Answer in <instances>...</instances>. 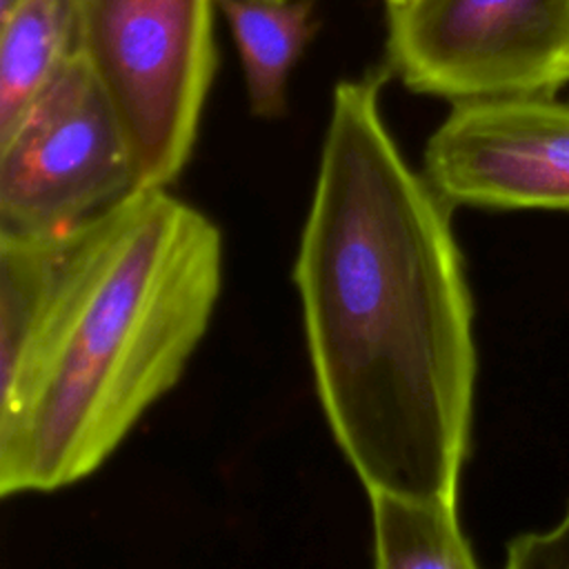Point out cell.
Instances as JSON below:
<instances>
[{
  "instance_id": "cell-1",
  "label": "cell",
  "mask_w": 569,
  "mask_h": 569,
  "mask_svg": "<svg viewBox=\"0 0 569 569\" xmlns=\"http://www.w3.org/2000/svg\"><path fill=\"white\" fill-rule=\"evenodd\" d=\"M389 76L382 67L333 87L291 278L322 413L365 491L458 500L473 302L453 204L385 122Z\"/></svg>"
},
{
  "instance_id": "cell-2",
  "label": "cell",
  "mask_w": 569,
  "mask_h": 569,
  "mask_svg": "<svg viewBox=\"0 0 569 569\" xmlns=\"http://www.w3.org/2000/svg\"><path fill=\"white\" fill-rule=\"evenodd\" d=\"M224 271L218 224L140 187L80 227L18 369L0 387V496L49 493L102 467L180 380Z\"/></svg>"
},
{
  "instance_id": "cell-3",
  "label": "cell",
  "mask_w": 569,
  "mask_h": 569,
  "mask_svg": "<svg viewBox=\"0 0 569 569\" xmlns=\"http://www.w3.org/2000/svg\"><path fill=\"white\" fill-rule=\"evenodd\" d=\"M216 0H78V44L124 133L138 187L184 171L216 76Z\"/></svg>"
},
{
  "instance_id": "cell-4",
  "label": "cell",
  "mask_w": 569,
  "mask_h": 569,
  "mask_svg": "<svg viewBox=\"0 0 569 569\" xmlns=\"http://www.w3.org/2000/svg\"><path fill=\"white\" fill-rule=\"evenodd\" d=\"M136 189L127 133L76 49L0 136V231L69 236Z\"/></svg>"
},
{
  "instance_id": "cell-5",
  "label": "cell",
  "mask_w": 569,
  "mask_h": 569,
  "mask_svg": "<svg viewBox=\"0 0 569 569\" xmlns=\"http://www.w3.org/2000/svg\"><path fill=\"white\" fill-rule=\"evenodd\" d=\"M387 69L451 102L569 82V0H407L387 7Z\"/></svg>"
},
{
  "instance_id": "cell-6",
  "label": "cell",
  "mask_w": 569,
  "mask_h": 569,
  "mask_svg": "<svg viewBox=\"0 0 569 569\" xmlns=\"http://www.w3.org/2000/svg\"><path fill=\"white\" fill-rule=\"evenodd\" d=\"M451 104L425 147V176L445 200L569 211L567 100L520 93Z\"/></svg>"
},
{
  "instance_id": "cell-7",
  "label": "cell",
  "mask_w": 569,
  "mask_h": 569,
  "mask_svg": "<svg viewBox=\"0 0 569 569\" xmlns=\"http://www.w3.org/2000/svg\"><path fill=\"white\" fill-rule=\"evenodd\" d=\"M238 47L249 109L271 120L287 111L289 76L316 33L313 0H216Z\"/></svg>"
},
{
  "instance_id": "cell-8",
  "label": "cell",
  "mask_w": 569,
  "mask_h": 569,
  "mask_svg": "<svg viewBox=\"0 0 569 569\" xmlns=\"http://www.w3.org/2000/svg\"><path fill=\"white\" fill-rule=\"evenodd\" d=\"M78 44V0H16L0 16V136L44 91Z\"/></svg>"
},
{
  "instance_id": "cell-9",
  "label": "cell",
  "mask_w": 569,
  "mask_h": 569,
  "mask_svg": "<svg viewBox=\"0 0 569 569\" xmlns=\"http://www.w3.org/2000/svg\"><path fill=\"white\" fill-rule=\"evenodd\" d=\"M378 569H473L458 500L367 489Z\"/></svg>"
},
{
  "instance_id": "cell-10",
  "label": "cell",
  "mask_w": 569,
  "mask_h": 569,
  "mask_svg": "<svg viewBox=\"0 0 569 569\" xmlns=\"http://www.w3.org/2000/svg\"><path fill=\"white\" fill-rule=\"evenodd\" d=\"M73 236L0 231V387L18 373L40 329Z\"/></svg>"
},
{
  "instance_id": "cell-11",
  "label": "cell",
  "mask_w": 569,
  "mask_h": 569,
  "mask_svg": "<svg viewBox=\"0 0 569 569\" xmlns=\"http://www.w3.org/2000/svg\"><path fill=\"white\" fill-rule=\"evenodd\" d=\"M509 569H569V509L549 531H533L507 545Z\"/></svg>"
},
{
  "instance_id": "cell-12",
  "label": "cell",
  "mask_w": 569,
  "mask_h": 569,
  "mask_svg": "<svg viewBox=\"0 0 569 569\" xmlns=\"http://www.w3.org/2000/svg\"><path fill=\"white\" fill-rule=\"evenodd\" d=\"M13 4H16V0H0V16H2V13H7Z\"/></svg>"
},
{
  "instance_id": "cell-13",
  "label": "cell",
  "mask_w": 569,
  "mask_h": 569,
  "mask_svg": "<svg viewBox=\"0 0 569 569\" xmlns=\"http://www.w3.org/2000/svg\"><path fill=\"white\" fill-rule=\"evenodd\" d=\"M385 2H387V7H396V4H402L407 0H385Z\"/></svg>"
}]
</instances>
